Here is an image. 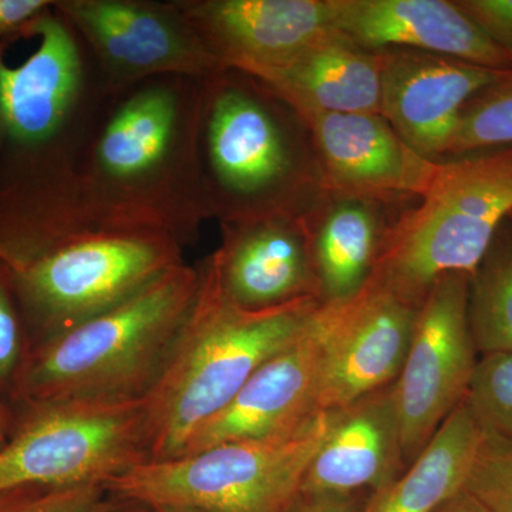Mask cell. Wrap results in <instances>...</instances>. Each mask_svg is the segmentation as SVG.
Listing matches in <instances>:
<instances>
[{"mask_svg":"<svg viewBox=\"0 0 512 512\" xmlns=\"http://www.w3.org/2000/svg\"><path fill=\"white\" fill-rule=\"evenodd\" d=\"M201 80L156 77L107 94L70 175L57 241L83 232L197 241L211 220L197 163Z\"/></svg>","mask_w":512,"mask_h":512,"instance_id":"obj_1","label":"cell"},{"mask_svg":"<svg viewBox=\"0 0 512 512\" xmlns=\"http://www.w3.org/2000/svg\"><path fill=\"white\" fill-rule=\"evenodd\" d=\"M20 37L37 46L18 66L0 40V252L10 268L55 244L76 158L107 97L55 2Z\"/></svg>","mask_w":512,"mask_h":512,"instance_id":"obj_2","label":"cell"},{"mask_svg":"<svg viewBox=\"0 0 512 512\" xmlns=\"http://www.w3.org/2000/svg\"><path fill=\"white\" fill-rule=\"evenodd\" d=\"M197 163L205 204L220 225L306 212L326 194L301 117L238 70L201 80Z\"/></svg>","mask_w":512,"mask_h":512,"instance_id":"obj_3","label":"cell"},{"mask_svg":"<svg viewBox=\"0 0 512 512\" xmlns=\"http://www.w3.org/2000/svg\"><path fill=\"white\" fill-rule=\"evenodd\" d=\"M163 372L144 403L148 461L173 460L237 396L266 360L298 338L322 302L315 296L249 311L229 301L208 271Z\"/></svg>","mask_w":512,"mask_h":512,"instance_id":"obj_4","label":"cell"},{"mask_svg":"<svg viewBox=\"0 0 512 512\" xmlns=\"http://www.w3.org/2000/svg\"><path fill=\"white\" fill-rule=\"evenodd\" d=\"M198 286L200 268L185 262L109 311L33 346L10 409L33 403L146 399Z\"/></svg>","mask_w":512,"mask_h":512,"instance_id":"obj_5","label":"cell"},{"mask_svg":"<svg viewBox=\"0 0 512 512\" xmlns=\"http://www.w3.org/2000/svg\"><path fill=\"white\" fill-rule=\"evenodd\" d=\"M511 212L512 146L437 161L393 222L373 276L420 306L444 275L473 276Z\"/></svg>","mask_w":512,"mask_h":512,"instance_id":"obj_6","label":"cell"},{"mask_svg":"<svg viewBox=\"0 0 512 512\" xmlns=\"http://www.w3.org/2000/svg\"><path fill=\"white\" fill-rule=\"evenodd\" d=\"M319 412L289 436L218 444L200 453L146 461L101 485L110 498L195 512H292L326 433Z\"/></svg>","mask_w":512,"mask_h":512,"instance_id":"obj_7","label":"cell"},{"mask_svg":"<svg viewBox=\"0 0 512 512\" xmlns=\"http://www.w3.org/2000/svg\"><path fill=\"white\" fill-rule=\"evenodd\" d=\"M183 264V245L168 235L83 232L9 266L30 349L109 311Z\"/></svg>","mask_w":512,"mask_h":512,"instance_id":"obj_8","label":"cell"},{"mask_svg":"<svg viewBox=\"0 0 512 512\" xmlns=\"http://www.w3.org/2000/svg\"><path fill=\"white\" fill-rule=\"evenodd\" d=\"M12 412L0 450V491L103 485L150 460L143 400L20 404Z\"/></svg>","mask_w":512,"mask_h":512,"instance_id":"obj_9","label":"cell"},{"mask_svg":"<svg viewBox=\"0 0 512 512\" xmlns=\"http://www.w3.org/2000/svg\"><path fill=\"white\" fill-rule=\"evenodd\" d=\"M107 94L150 79H204L220 70L174 0H55Z\"/></svg>","mask_w":512,"mask_h":512,"instance_id":"obj_10","label":"cell"},{"mask_svg":"<svg viewBox=\"0 0 512 512\" xmlns=\"http://www.w3.org/2000/svg\"><path fill=\"white\" fill-rule=\"evenodd\" d=\"M470 275H444L424 296L412 342L394 382L404 464L427 447L467 397L478 363L468 325Z\"/></svg>","mask_w":512,"mask_h":512,"instance_id":"obj_11","label":"cell"},{"mask_svg":"<svg viewBox=\"0 0 512 512\" xmlns=\"http://www.w3.org/2000/svg\"><path fill=\"white\" fill-rule=\"evenodd\" d=\"M339 306L322 303L301 335L256 370L180 457L232 441L289 436L308 424L319 413L320 377Z\"/></svg>","mask_w":512,"mask_h":512,"instance_id":"obj_12","label":"cell"},{"mask_svg":"<svg viewBox=\"0 0 512 512\" xmlns=\"http://www.w3.org/2000/svg\"><path fill=\"white\" fill-rule=\"evenodd\" d=\"M295 111L308 128L326 192L402 205L426 190L437 161L407 146L380 114Z\"/></svg>","mask_w":512,"mask_h":512,"instance_id":"obj_13","label":"cell"},{"mask_svg":"<svg viewBox=\"0 0 512 512\" xmlns=\"http://www.w3.org/2000/svg\"><path fill=\"white\" fill-rule=\"evenodd\" d=\"M313 208L221 224L220 248L204 264L229 301L259 311L308 296L319 299Z\"/></svg>","mask_w":512,"mask_h":512,"instance_id":"obj_14","label":"cell"},{"mask_svg":"<svg viewBox=\"0 0 512 512\" xmlns=\"http://www.w3.org/2000/svg\"><path fill=\"white\" fill-rule=\"evenodd\" d=\"M417 311L419 305L397 295L376 276L356 296L340 302L320 377L319 412L340 409L396 382Z\"/></svg>","mask_w":512,"mask_h":512,"instance_id":"obj_15","label":"cell"},{"mask_svg":"<svg viewBox=\"0 0 512 512\" xmlns=\"http://www.w3.org/2000/svg\"><path fill=\"white\" fill-rule=\"evenodd\" d=\"M221 69L256 73L335 32V0H174Z\"/></svg>","mask_w":512,"mask_h":512,"instance_id":"obj_16","label":"cell"},{"mask_svg":"<svg viewBox=\"0 0 512 512\" xmlns=\"http://www.w3.org/2000/svg\"><path fill=\"white\" fill-rule=\"evenodd\" d=\"M380 52V116L407 146L431 161L446 160L467 101L508 74L419 50Z\"/></svg>","mask_w":512,"mask_h":512,"instance_id":"obj_17","label":"cell"},{"mask_svg":"<svg viewBox=\"0 0 512 512\" xmlns=\"http://www.w3.org/2000/svg\"><path fill=\"white\" fill-rule=\"evenodd\" d=\"M335 28L362 49H409L512 73L505 50L448 0H335Z\"/></svg>","mask_w":512,"mask_h":512,"instance_id":"obj_18","label":"cell"},{"mask_svg":"<svg viewBox=\"0 0 512 512\" xmlns=\"http://www.w3.org/2000/svg\"><path fill=\"white\" fill-rule=\"evenodd\" d=\"M328 413V433L302 495L375 493L406 471L394 383Z\"/></svg>","mask_w":512,"mask_h":512,"instance_id":"obj_19","label":"cell"},{"mask_svg":"<svg viewBox=\"0 0 512 512\" xmlns=\"http://www.w3.org/2000/svg\"><path fill=\"white\" fill-rule=\"evenodd\" d=\"M252 77L293 110L380 114L382 52L362 49L339 30Z\"/></svg>","mask_w":512,"mask_h":512,"instance_id":"obj_20","label":"cell"},{"mask_svg":"<svg viewBox=\"0 0 512 512\" xmlns=\"http://www.w3.org/2000/svg\"><path fill=\"white\" fill-rule=\"evenodd\" d=\"M400 205L326 192L312 210V255L320 302H342L365 288Z\"/></svg>","mask_w":512,"mask_h":512,"instance_id":"obj_21","label":"cell"},{"mask_svg":"<svg viewBox=\"0 0 512 512\" xmlns=\"http://www.w3.org/2000/svg\"><path fill=\"white\" fill-rule=\"evenodd\" d=\"M485 431L463 400L420 456L392 483L375 491L360 512H434L464 490Z\"/></svg>","mask_w":512,"mask_h":512,"instance_id":"obj_22","label":"cell"},{"mask_svg":"<svg viewBox=\"0 0 512 512\" xmlns=\"http://www.w3.org/2000/svg\"><path fill=\"white\" fill-rule=\"evenodd\" d=\"M468 325L478 356L512 353V222L493 244L470 279Z\"/></svg>","mask_w":512,"mask_h":512,"instance_id":"obj_23","label":"cell"},{"mask_svg":"<svg viewBox=\"0 0 512 512\" xmlns=\"http://www.w3.org/2000/svg\"><path fill=\"white\" fill-rule=\"evenodd\" d=\"M512 146V73L485 87L461 110L447 158ZM446 158V160H447Z\"/></svg>","mask_w":512,"mask_h":512,"instance_id":"obj_24","label":"cell"},{"mask_svg":"<svg viewBox=\"0 0 512 512\" xmlns=\"http://www.w3.org/2000/svg\"><path fill=\"white\" fill-rule=\"evenodd\" d=\"M467 402L487 433L512 440V353L478 359Z\"/></svg>","mask_w":512,"mask_h":512,"instance_id":"obj_25","label":"cell"},{"mask_svg":"<svg viewBox=\"0 0 512 512\" xmlns=\"http://www.w3.org/2000/svg\"><path fill=\"white\" fill-rule=\"evenodd\" d=\"M464 490L491 512H512L511 439L485 431Z\"/></svg>","mask_w":512,"mask_h":512,"instance_id":"obj_26","label":"cell"},{"mask_svg":"<svg viewBox=\"0 0 512 512\" xmlns=\"http://www.w3.org/2000/svg\"><path fill=\"white\" fill-rule=\"evenodd\" d=\"M29 352L28 333L13 293L10 269L0 262V404L9 409Z\"/></svg>","mask_w":512,"mask_h":512,"instance_id":"obj_27","label":"cell"},{"mask_svg":"<svg viewBox=\"0 0 512 512\" xmlns=\"http://www.w3.org/2000/svg\"><path fill=\"white\" fill-rule=\"evenodd\" d=\"M512 59V0H454Z\"/></svg>","mask_w":512,"mask_h":512,"instance_id":"obj_28","label":"cell"},{"mask_svg":"<svg viewBox=\"0 0 512 512\" xmlns=\"http://www.w3.org/2000/svg\"><path fill=\"white\" fill-rule=\"evenodd\" d=\"M73 490H57L45 485H20L9 488L0 491V512H47Z\"/></svg>","mask_w":512,"mask_h":512,"instance_id":"obj_29","label":"cell"},{"mask_svg":"<svg viewBox=\"0 0 512 512\" xmlns=\"http://www.w3.org/2000/svg\"><path fill=\"white\" fill-rule=\"evenodd\" d=\"M55 0H0V40L18 39L26 26Z\"/></svg>","mask_w":512,"mask_h":512,"instance_id":"obj_30","label":"cell"},{"mask_svg":"<svg viewBox=\"0 0 512 512\" xmlns=\"http://www.w3.org/2000/svg\"><path fill=\"white\" fill-rule=\"evenodd\" d=\"M114 503L116 500L110 498L101 485H87L73 490L47 512H104Z\"/></svg>","mask_w":512,"mask_h":512,"instance_id":"obj_31","label":"cell"},{"mask_svg":"<svg viewBox=\"0 0 512 512\" xmlns=\"http://www.w3.org/2000/svg\"><path fill=\"white\" fill-rule=\"evenodd\" d=\"M292 512H357L353 495H301Z\"/></svg>","mask_w":512,"mask_h":512,"instance_id":"obj_32","label":"cell"},{"mask_svg":"<svg viewBox=\"0 0 512 512\" xmlns=\"http://www.w3.org/2000/svg\"><path fill=\"white\" fill-rule=\"evenodd\" d=\"M434 512H491L485 507L484 504H481L477 498H474L473 495L467 493L466 490H461L460 493L453 495L450 500H447L446 503L440 505Z\"/></svg>","mask_w":512,"mask_h":512,"instance_id":"obj_33","label":"cell"},{"mask_svg":"<svg viewBox=\"0 0 512 512\" xmlns=\"http://www.w3.org/2000/svg\"><path fill=\"white\" fill-rule=\"evenodd\" d=\"M13 426V412L9 407L0 404V450L8 443L10 430Z\"/></svg>","mask_w":512,"mask_h":512,"instance_id":"obj_34","label":"cell"},{"mask_svg":"<svg viewBox=\"0 0 512 512\" xmlns=\"http://www.w3.org/2000/svg\"><path fill=\"white\" fill-rule=\"evenodd\" d=\"M104 512H153V508L148 505L133 503V501H117L113 507Z\"/></svg>","mask_w":512,"mask_h":512,"instance_id":"obj_35","label":"cell"},{"mask_svg":"<svg viewBox=\"0 0 512 512\" xmlns=\"http://www.w3.org/2000/svg\"><path fill=\"white\" fill-rule=\"evenodd\" d=\"M153 512H195L191 510H184V508H153Z\"/></svg>","mask_w":512,"mask_h":512,"instance_id":"obj_36","label":"cell"},{"mask_svg":"<svg viewBox=\"0 0 512 512\" xmlns=\"http://www.w3.org/2000/svg\"><path fill=\"white\" fill-rule=\"evenodd\" d=\"M0 141H2V113H0Z\"/></svg>","mask_w":512,"mask_h":512,"instance_id":"obj_37","label":"cell"},{"mask_svg":"<svg viewBox=\"0 0 512 512\" xmlns=\"http://www.w3.org/2000/svg\"><path fill=\"white\" fill-rule=\"evenodd\" d=\"M0 262H5V258H3L2 252H0Z\"/></svg>","mask_w":512,"mask_h":512,"instance_id":"obj_38","label":"cell"},{"mask_svg":"<svg viewBox=\"0 0 512 512\" xmlns=\"http://www.w3.org/2000/svg\"><path fill=\"white\" fill-rule=\"evenodd\" d=\"M510 220L512 221V212H511V215H510Z\"/></svg>","mask_w":512,"mask_h":512,"instance_id":"obj_39","label":"cell"}]
</instances>
